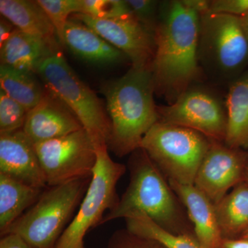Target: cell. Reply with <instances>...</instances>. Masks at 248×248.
I'll return each mask as SVG.
<instances>
[{"instance_id": "1", "label": "cell", "mask_w": 248, "mask_h": 248, "mask_svg": "<svg viewBox=\"0 0 248 248\" xmlns=\"http://www.w3.org/2000/svg\"><path fill=\"white\" fill-rule=\"evenodd\" d=\"M200 15L183 0L161 1L151 71L155 93L172 104L201 77Z\"/></svg>"}, {"instance_id": "2", "label": "cell", "mask_w": 248, "mask_h": 248, "mask_svg": "<svg viewBox=\"0 0 248 248\" xmlns=\"http://www.w3.org/2000/svg\"><path fill=\"white\" fill-rule=\"evenodd\" d=\"M128 167L130 182L101 225L112 220L143 214L155 223L174 234L195 236L193 226L185 207L146 152L139 148L130 154Z\"/></svg>"}, {"instance_id": "3", "label": "cell", "mask_w": 248, "mask_h": 248, "mask_svg": "<svg viewBox=\"0 0 248 248\" xmlns=\"http://www.w3.org/2000/svg\"><path fill=\"white\" fill-rule=\"evenodd\" d=\"M111 131L108 148L117 156L131 154L159 122L151 68L131 66L124 76L103 85Z\"/></svg>"}, {"instance_id": "4", "label": "cell", "mask_w": 248, "mask_h": 248, "mask_svg": "<svg viewBox=\"0 0 248 248\" xmlns=\"http://www.w3.org/2000/svg\"><path fill=\"white\" fill-rule=\"evenodd\" d=\"M91 177L48 186L6 234L19 235L33 248H55L84 198Z\"/></svg>"}, {"instance_id": "5", "label": "cell", "mask_w": 248, "mask_h": 248, "mask_svg": "<svg viewBox=\"0 0 248 248\" xmlns=\"http://www.w3.org/2000/svg\"><path fill=\"white\" fill-rule=\"evenodd\" d=\"M210 143L196 130L159 121L143 137L140 148L169 180L194 185Z\"/></svg>"}, {"instance_id": "6", "label": "cell", "mask_w": 248, "mask_h": 248, "mask_svg": "<svg viewBox=\"0 0 248 248\" xmlns=\"http://www.w3.org/2000/svg\"><path fill=\"white\" fill-rule=\"evenodd\" d=\"M37 73L46 89L64 103L76 116L96 148L108 147L110 122L102 102L78 78L60 52L46 59Z\"/></svg>"}, {"instance_id": "7", "label": "cell", "mask_w": 248, "mask_h": 248, "mask_svg": "<svg viewBox=\"0 0 248 248\" xmlns=\"http://www.w3.org/2000/svg\"><path fill=\"white\" fill-rule=\"evenodd\" d=\"M199 60L218 81L241 76L248 66V41L239 17L206 13L200 16Z\"/></svg>"}, {"instance_id": "8", "label": "cell", "mask_w": 248, "mask_h": 248, "mask_svg": "<svg viewBox=\"0 0 248 248\" xmlns=\"http://www.w3.org/2000/svg\"><path fill=\"white\" fill-rule=\"evenodd\" d=\"M107 146L97 149V162L87 191L79 210L72 218L55 248H86L88 232L101 225L104 213L118 202L117 183L126 170L125 165L115 162L108 153Z\"/></svg>"}, {"instance_id": "9", "label": "cell", "mask_w": 248, "mask_h": 248, "mask_svg": "<svg viewBox=\"0 0 248 248\" xmlns=\"http://www.w3.org/2000/svg\"><path fill=\"white\" fill-rule=\"evenodd\" d=\"M34 146L47 186L92 177L97 148L84 128Z\"/></svg>"}, {"instance_id": "10", "label": "cell", "mask_w": 248, "mask_h": 248, "mask_svg": "<svg viewBox=\"0 0 248 248\" xmlns=\"http://www.w3.org/2000/svg\"><path fill=\"white\" fill-rule=\"evenodd\" d=\"M159 122L192 129L215 141L224 142L226 105L212 91L191 86L173 102L157 107Z\"/></svg>"}, {"instance_id": "11", "label": "cell", "mask_w": 248, "mask_h": 248, "mask_svg": "<svg viewBox=\"0 0 248 248\" xmlns=\"http://www.w3.org/2000/svg\"><path fill=\"white\" fill-rule=\"evenodd\" d=\"M248 164V151L211 140L194 185L215 205L233 187L244 182Z\"/></svg>"}, {"instance_id": "12", "label": "cell", "mask_w": 248, "mask_h": 248, "mask_svg": "<svg viewBox=\"0 0 248 248\" xmlns=\"http://www.w3.org/2000/svg\"><path fill=\"white\" fill-rule=\"evenodd\" d=\"M75 17L122 52L130 60L131 66L151 68L156 48L155 32L142 25L133 16L97 19L78 14Z\"/></svg>"}, {"instance_id": "13", "label": "cell", "mask_w": 248, "mask_h": 248, "mask_svg": "<svg viewBox=\"0 0 248 248\" xmlns=\"http://www.w3.org/2000/svg\"><path fill=\"white\" fill-rule=\"evenodd\" d=\"M81 129L82 125L73 112L46 89L39 104L28 112L22 130L36 144L66 136Z\"/></svg>"}, {"instance_id": "14", "label": "cell", "mask_w": 248, "mask_h": 248, "mask_svg": "<svg viewBox=\"0 0 248 248\" xmlns=\"http://www.w3.org/2000/svg\"><path fill=\"white\" fill-rule=\"evenodd\" d=\"M0 174L35 187H48L34 143L22 130L0 134Z\"/></svg>"}, {"instance_id": "15", "label": "cell", "mask_w": 248, "mask_h": 248, "mask_svg": "<svg viewBox=\"0 0 248 248\" xmlns=\"http://www.w3.org/2000/svg\"><path fill=\"white\" fill-rule=\"evenodd\" d=\"M193 226L196 238L202 248H217L221 243L215 205L195 185H184L169 180Z\"/></svg>"}, {"instance_id": "16", "label": "cell", "mask_w": 248, "mask_h": 248, "mask_svg": "<svg viewBox=\"0 0 248 248\" xmlns=\"http://www.w3.org/2000/svg\"><path fill=\"white\" fill-rule=\"evenodd\" d=\"M60 42L76 56L95 64L112 65L127 58L122 52L83 23L68 20Z\"/></svg>"}, {"instance_id": "17", "label": "cell", "mask_w": 248, "mask_h": 248, "mask_svg": "<svg viewBox=\"0 0 248 248\" xmlns=\"http://www.w3.org/2000/svg\"><path fill=\"white\" fill-rule=\"evenodd\" d=\"M58 52V47L16 28L8 40L0 46V60L1 65L34 73L46 59Z\"/></svg>"}, {"instance_id": "18", "label": "cell", "mask_w": 248, "mask_h": 248, "mask_svg": "<svg viewBox=\"0 0 248 248\" xmlns=\"http://www.w3.org/2000/svg\"><path fill=\"white\" fill-rule=\"evenodd\" d=\"M225 105V144L248 151V69L230 83Z\"/></svg>"}, {"instance_id": "19", "label": "cell", "mask_w": 248, "mask_h": 248, "mask_svg": "<svg viewBox=\"0 0 248 248\" xmlns=\"http://www.w3.org/2000/svg\"><path fill=\"white\" fill-rule=\"evenodd\" d=\"M0 13L19 30L58 47L55 27L37 1L0 0Z\"/></svg>"}, {"instance_id": "20", "label": "cell", "mask_w": 248, "mask_h": 248, "mask_svg": "<svg viewBox=\"0 0 248 248\" xmlns=\"http://www.w3.org/2000/svg\"><path fill=\"white\" fill-rule=\"evenodd\" d=\"M44 190L45 188L0 174L1 236L6 234L10 227L37 202Z\"/></svg>"}, {"instance_id": "21", "label": "cell", "mask_w": 248, "mask_h": 248, "mask_svg": "<svg viewBox=\"0 0 248 248\" xmlns=\"http://www.w3.org/2000/svg\"><path fill=\"white\" fill-rule=\"evenodd\" d=\"M223 239H239L248 231V184L240 183L215 205Z\"/></svg>"}, {"instance_id": "22", "label": "cell", "mask_w": 248, "mask_h": 248, "mask_svg": "<svg viewBox=\"0 0 248 248\" xmlns=\"http://www.w3.org/2000/svg\"><path fill=\"white\" fill-rule=\"evenodd\" d=\"M32 74L0 66V89L29 111L39 104L46 92Z\"/></svg>"}, {"instance_id": "23", "label": "cell", "mask_w": 248, "mask_h": 248, "mask_svg": "<svg viewBox=\"0 0 248 248\" xmlns=\"http://www.w3.org/2000/svg\"><path fill=\"white\" fill-rule=\"evenodd\" d=\"M125 221L129 231L154 239L166 248H202L195 236L174 234L166 231L143 214L132 215Z\"/></svg>"}, {"instance_id": "24", "label": "cell", "mask_w": 248, "mask_h": 248, "mask_svg": "<svg viewBox=\"0 0 248 248\" xmlns=\"http://www.w3.org/2000/svg\"><path fill=\"white\" fill-rule=\"evenodd\" d=\"M37 2L45 10L61 42L70 15L80 13L81 0H37Z\"/></svg>"}, {"instance_id": "25", "label": "cell", "mask_w": 248, "mask_h": 248, "mask_svg": "<svg viewBox=\"0 0 248 248\" xmlns=\"http://www.w3.org/2000/svg\"><path fill=\"white\" fill-rule=\"evenodd\" d=\"M80 14L97 19H117L133 16L126 1L81 0Z\"/></svg>"}, {"instance_id": "26", "label": "cell", "mask_w": 248, "mask_h": 248, "mask_svg": "<svg viewBox=\"0 0 248 248\" xmlns=\"http://www.w3.org/2000/svg\"><path fill=\"white\" fill-rule=\"evenodd\" d=\"M29 110L0 89V134L22 130Z\"/></svg>"}, {"instance_id": "27", "label": "cell", "mask_w": 248, "mask_h": 248, "mask_svg": "<svg viewBox=\"0 0 248 248\" xmlns=\"http://www.w3.org/2000/svg\"><path fill=\"white\" fill-rule=\"evenodd\" d=\"M129 9L133 17L149 29L155 32L159 21L160 1L155 0H127Z\"/></svg>"}, {"instance_id": "28", "label": "cell", "mask_w": 248, "mask_h": 248, "mask_svg": "<svg viewBox=\"0 0 248 248\" xmlns=\"http://www.w3.org/2000/svg\"><path fill=\"white\" fill-rule=\"evenodd\" d=\"M108 248H166L158 241L122 229L112 234Z\"/></svg>"}, {"instance_id": "29", "label": "cell", "mask_w": 248, "mask_h": 248, "mask_svg": "<svg viewBox=\"0 0 248 248\" xmlns=\"http://www.w3.org/2000/svg\"><path fill=\"white\" fill-rule=\"evenodd\" d=\"M208 13L241 17L248 13V0H213Z\"/></svg>"}, {"instance_id": "30", "label": "cell", "mask_w": 248, "mask_h": 248, "mask_svg": "<svg viewBox=\"0 0 248 248\" xmlns=\"http://www.w3.org/2000/svg\"><path fill=\"white\" fill-rule=\"evenodd\" d=\"M0 248H33L20 236L16 234H6L1 236Z\"/></svg>"}, {"instance_id": "31", "label": "cell", "mask_w": 248, "mask_h": 248, "mask_svg": "<svg viewBox=\"0 0 248 248\" xmlns=\"http://www.w3.org/2000/svg\"><path fill=\"white\" fill-rule=\"evenodd\" d=\"M184 4L193 9L199 14H206L210 9V1L209 0H183Z\"/></svg>"}, {"instance_id": "32", "label": "cell", "mask_w": 248, "mask_h": 248, "mask_svg": "<svg viewBox=\"0 0 248 248\" xmlns=\"http://www.w3.org/2000/svg\"><path fill=\"white\" fill-rule=\"evenodd\" d=\"M16 27L6 18L1 17L0 20V46L8 40L10 35L14 32Z\"/></svg>"}, {"instance_id": "33", "label": "cell", "mask_w": 248, "mask_h": 248, "mask_svg": "<svg viewBox=\"0 0 248 248\" xmlns=\"http://www.w3.org/2000/svg\"><path fill=\"white\" fill-rule=\"evenodd\" d=\"M217 248H248V239L244 238L222 239Z\"/></svg>"}, {"instance_id": "34", "label": "cell", "mask_w": 248, "mask_h": 248, "mask_svg": "<svg viewBox=\"0 0 248 248\" xmlns=\"http://www.w3.org/2000/svg\"><path fill=\"white\" fill-rule=\"evenodd\" d=\"M240 21H241V26H242L243 30L247 40L248 41V13L244 15V16L239 17Z\"/></svg>"}, {"instance_id": "35", "label": "cell", "mask_w": 248, "mask_h": 248, "mask_svg": "<svg viewBox=\"0 0 248 248\" xmlns=\"http://www.w3.org/2000/svg\"><path fill=\"white\" fill-rule=\"evenodd\" d=\"M244 182L248 184V164L246 166V170H245Z\"/></svg>"}, {"instance_id": "36", "label": "cell", "mask_w": 248, "mask_h": 248, "mask_svg": "<svg viewBox=\"0 0 248 248\" xmlns=\"http://www.w3.org/2000/svg\"><path fill=\"white\" fill-rule=\"evenodd\" d=\"M241 238H244V239H248V231L244 233V235H243Z\"/></svg>"}]
</instances>
